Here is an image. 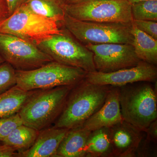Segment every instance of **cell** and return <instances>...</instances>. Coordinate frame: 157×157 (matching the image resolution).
I'll return each instance as SVG.
<instances>
[{
    "mask_svg": "<svg viewBox=\"0 0 157 157\" xmlns=\"http://www.w3.org/2000/svg\"><path fill=\"white\" fill-rule=\"evenodd\" d=\"M111 86L94 84L85 78L75 85L54 126L68 129L82 126L104 104Z\"/></svg>",
    "mask_w": 157,
    "mask_h": 157,
    "instance_id": "obj_1",
    "label": "cell"
},
{
    "mask_svg": "<svg viewBox=\"0 0 157 157\" xmlns=\"http://www.w3.org/2000/svg\"><path fill=\"white\" fill-rule=\"evenodd\" d=\"M151 83L139 82L118 87L123 119L144 132L157 118V89Z\"/></svg>",
    "mask_w": 157,
    "mask_h": 157,
    "instance_id": "obj_2",
    "label": "cell"
},
{
    "mask_svg": "<svg viewBox=\"0 0 157 157\" xmlns=\"http://www.w3.org/2000/svg\"><path fill=\"white\" fill-rule=\"evenodd\" d=\"M74 86L37 90L18 112L23 124L39 131L54 124Z\"/></svg>",
    "mask_w": 157,
    "mask_h": 157,
    "instance_id": "obj_3",
    "label": "cell"
},
{
    "mask_svg": "<svg viewBox=\"0 0 157 157\" xmlns=\"http://www.w3.org/2000/svg\"><path fill=\"white\" fill-rule=\"evenodd\" d=\"M132 22L124 23L84 21L65 14L64 18L60 23L85 45L107 43L132 45L134 37L132 33Z\"/></svg>",
    "mask_w": 157,
    "mask_h": 157,
    "instance_id": "obj_4",
    "label": "cell"
},
{
    "mask_svg": "<svg viewBox=\"0 0 157 157\" xmlns=\"http://www.w3.org/2000/svg\"><path fill=\"white\" fill-rule=\"evenodd\" d=\"M87 73L80 68L53 61L34 70H16V85L25 91L74 86L84 79Z\"/></svg>",
    "mask_w": 157,
    "mask_h": 157,
    "instance_id": "obj_5",
    "label": "cell"
},
{
    "mask_svg": "<svg viewBox=\"0 0 157 157\" xmlns=\"http://www.w3.org/2000/svg\"><path fill=\"white\" fill-rule=\"evenodd\" d=\"M59 23L31 12L21 3L0 24V33L14 35L36 45L60 33Z\"/></svg>",
    "mask_w": 157,
    "mask_h": 157,
    "instance_id": "obj_6",
    "label": "cell"
},
{
    "mask_svg": "<svg viewBox=\"0 0 157 157\" xmlns=\"http://www.w3.org/2000/svg\"><path fill=\"white\" fill-rule=\"evenodd\" d=\"M54 61L80 68L87 73L96 71L94 54L65 28L36 45Z\"/></svg>",
    "mask_w": 157,
    "mask_h": 157,
    "instance_id": "obj_7",
    "label": "cell"
},
{
    "mask_svg": "<svg viewBox=\"0 0 157 157\" xmlns=\"http://www.w3.org/2000/svg\"><path fill=\"white\" fill-rule=\"evenodd\" d=\"M63 6L66 14L79 20L124 23L133 21L132 4L127 0H83Z\"/></svg>",
    "mask_w": 157,
    "mask_h": 157,
    "instance_id": "obj_8",
    "label": "cell"
},
{
    "mask_svg": "<svg viewBox=\"0 0 157 157\" xmlns=\"http://www.w3.org/2000/svg\"><path fill=\"white\" fill-rule=\"evenodd\" d=\"M0 55L15 70L36 69L53 59L33 44L14 35L0 33Z\"/></svg>",
    "mask_w": 157,
    "mask_h": 157,
    "instance_id": "obj_9",
    "label": "cell"
},
{
    "mask_svg": "<svg viewBox=\"0 0 157 157\" xmlns=\"http://www.w3.org/2000/svg\"><path fill=\"white\" fill-rule=\"evenodd\" d=\"M85 46L94 54L95 67L98 72L109 73L135 67L141 61L132 44H89Z\"/></svg>",
    "mask_w": 157,
    "mask_h": 157,
    "instance_id": "obj_10",
    "label": "cell"
},
{
    "mask_svg": "<svg viewBox=\"0 0 157 157\" xmlns=\"http://www.w3.org/2000/svg\"><path fill=\"white\" fill-rule=\"evenodd\" d=\"M157 69L155 65L141 61L135 67L109 73L95 71L87 73L85 78L94 84L121 87L139 82H157Z\"/></svg>",
    "mask_w": 157,
    "mask_h": 157,
    "instance_id": "obj_11",
    "label": "cell"
},
{
    "mask_svg": "<svg viewBox=\"0 0 157 157\" xmlns=\"http://www.w3.org/2000/svg\"><path fill=\"white\" fill-rule=\"evenodd\" d=\"M112 157H136L144 132L122 121L109 128Z\"/></svg>",
    "mask_w": 157,
    "mask_h": 157,
    "instance_id": "obj_12",
    "label": "cell"
},
{
    "mask_svg": "<svg viewBox=\"0 0 157 157\" xmlns=\"http://www.w3.org/2000/svg\"><path fill=\"white\" fill-rule=\"evenodd\" d=\"M122 121L119 89L118 87L111 86L104 104L82 126L93 132L102 128H110Z\"/></svg>",
    "mask_w": 157,
    "mask_h": 157,
    "instance_id": "obj_13",
    "label": "cell"
},
{
    "mask_svg": "<svg viewBox=\"0 0 157 157\" xmlns=\"http://www.w3.org/2000/svg\"><path fill=\"white\" fill-rule=\"evenodd\" d=\"M69 129L53 126L39 131L33 145L17 157H55L61 142Z\"/></svg>",
    "mask_w": 157,
    "mask_h": 157,
    "instance_id": "obj_14",
    "label": "cell"
},
{
    "mask_svg": "<svg viewBox=\"0 0 157 157\" xmlns=\"http://www.w3.org/2000/svg\"><path fill=\"white\" fill-rule=\"evenodd\" d=\"M90 131L82 126L69 129L57 151L55 157H85V148Z\"/></svg>",
    "mask_w": 157,
    "mask_h": 157,
    "instance_id": "obj_15",
    "label": "cell"
},
{
    "mask_svg": "<svg viewBox=\"0 0 157 157\" xmlns=\"http://www.w3.org/2000/svg\"><path fill=\"white\" fill-rule=\"evenodd\" d=\"M133 45L135 52L140 60L151 64H157V40L139 29L132 23Z\"/></svg>",
    "mask_w": 157,
    "mask_h": 157,
    "instance_id": "obj_16",
    "label": "cell"
},
{
    "mask_svg": "<svg viewBox=\"0 0 157 157\" xmlns=\"http://www.w3.org/2000/svg\"><path fill=\"white\" fill-rule=\"evenodd\" d=\"M37 90H24L15 85L0 94V119L17 113Z\"/></svg>",
    "mask_w": 157,
    "mask_h": 157,
    "instance_id": "obj_17",
    "label": "cell"
},
{
    "mask_svg": "<svg viewBox=\"0 0 157 157\" xmlns=\"http://www.w3.org/2000/svg\"><path fill=\"white\" fill-rule=\"evenodd\" d=\"M85 157H112L109 128L91 132L86 146Z\"/></svg>",
    "mask_w": 157,
    "mask_h": 157,
    "instance_id": "obj_18",
    "label": "cell"
},
{
    "mask_svg": "<svg viewBox=\"0 0 157 157\" xmlns=\"http://www.w3.org/2000/svg\"><path fill=\"white\" fill-rule=\"evenodd\" d=\"M39 132L38 130L22 124L14 129L2 143L11 147L18 153H21L33 145Z\"/></svg>",
    "mask_w": 157,
    "mask_h": 157,
    "instance_id": "obj_19",
    "label": "cell"
},
{
    "mask_svg": "<svg viewBox=\"0 0 157 157\" xmlns=\"http://www.w3.org/2000/svg\"><path fill=\"white\" fill-rule=\"evenodd\" d=\"M22 4L31 12L59 23L64 18L66 13L61 0H24Z\"/></svg>",
    "mask_w": 157,
    "mask_h": 157,
    "instance_id": "obj_20",
    "label": "cell"
},
{
    "mask_svg": "<svg viewBox=\"0 0 157 157\" xmlns=\"http://www.w3.org/2000/svg\"><path fill=\"white\" fill-rule=\"evenodd\" d=\"M133 20L157 21V0H148L132 4Z\"/></svg>",
    "mask_w": 157,
    "mask_h": 157,
    "instance_id": "obj_21",
    "label": "cell"
},
{
    "mask_svg": "<svg viewBox=\"0 0 157 157\" xmlns=\"http://www.w3.org/2000/svg\"><path fill=\"white\" fill-rule=\"evenodd\" d=\"M16 70L5 62L0 64V94L16 85Z\"/></svg>",
    "mask_w": 157,
    "mask_h": 157,
    "instance_id": "obj_22",
    "label": "cell"
},
{
    "mask_svg": "<svg viewBox=\"0 0 157 157\" xmlns=\"http://www.w3.org/2000/svg\"><path fill=\"white\" fill-rule=\"evenodd\" d=\"M22 124V120L18 113L0 119V142L5 140L14 129Z\"/></svg>",
    "mask_w": 157,
    "mask_h": 157,
    "instance_id": "obj_23",
    "label": "cell"
},
{
    "mask_svg": "<svg viewBox=\"0 0 157 157\" xmlns=\"http://www.w3.org/2000/svg\"><path fill=\"white\" fill-rule=\"evenodd\" d=\"M157 144L149 140L144 135L136 153V157H151L157 155Z\"/></svg>",
    "mask_w": 157,
    "mask_h": 157,
    "instance_id": "obj_24",
    "label": "cell"
},
{
    "mask_svg": "<svg viewBox=\"0 0 157 157\" xmlns=\"http://www.w3.org/2000/svg\"><path fill=\"white\" fill-rule=\"evenodd\" d=\"M132 22L140 30L157 40V21L147 20H133Z\"/></svg>",
    "mask_w": 157,
    "mask_h": 157,
    "instance_id": "obj_25",
    "label": "cell"
},
{
    "mask_svg": "<svg viewBox=\"0 0 157 157\" xmlns=\"http://www.w3.org/2000/svg\"><path fill=\"white\" fill-rule=\"evenodd\" d=\"M145 137L155 143L157 142V120L154 121L145 130Z\"/></svg>",
    "mask_w": 157,
    "mask_h": 157,
    "instance_id": "obj_26",
    "label": "cell"
},
{
    "mask_svg": "<svg viewBox=\"0 0 157 157\" xmlns=\"http://www.w3.org/2000/svg\"><path fill=\"white\" fill-rule=\"evenodd\" d=\"M18 153L11 147L2 144L0 145V157H17Z\"/></svg>",
    "mask_w": 157,
    "mask_h": 157,
    "instance_id": "obj_27",
    "label": "cell"
},
{
    "mask_svg": "<svg viewBox=\"0 0 157 157\" xmlns=\"http://www.w3.org/2000/svg\"><path fill=\"white\" fill-rule=\"evenodd\" d=\"M10 16L6 0H0V24Z\"/></svg>",
    "mask_w": 157,
    "mask_h": 157,
    "instance_id": "obj_28",
    "label": "cell"
},
{
    "mask_svg": "<svg viewBox=\"0 0 157 157\" xmlns=\"http://www.w3.org/2000/svg\"><path fill=\"white\" fill-rule=\"evenodd\" d=\"M10 15L14 12L23 2L24 0H6Z\"/></svg>",
    "mask_w": 157,
    "mask_h": 157,
    "instance_id": "obj_29",
    "label": "cell"
},
{
    "mask_svg": "<svg viewBox=\"0 0 157 157\" xmlns=\"http://www.w3.org/2000/svg\"><path fill=\"white\" fill-rule=\"evenodd\" d=\"M63 3L64 4H71L78 2L83 0H61Z\"/></svg>",
    "mask_w": 157,
    "mask_h": 157,
    "instance_id": "obj_30",
    "label": "cell"
},
{
    "mask_svg": "<svg viewBox=\"0 0 157 157\" xmlns=\"http://www.w3.org/2000/svg\"><path fill=\"white\" fill-rule=\"evenodd\" d=\"M129 3L131 4H134L139 2H143V1H148V0H127Z\"/></svg>",
    "mask_w": 157,
    "mask_h": 157,
    "instance_id": "obj_31",
    "label": "cell"
},
{
    "mask_svg": "<svg viewBox=\"0 0 157 157\" xmlns=\"http://www.w3.org/2000/svg\"><path fill=\"white\" fill-rule=\"evenodd\" d=\"M5 62L4 59H3L2 56H1V55H0V64L2 63H4Z\"/></svg>",
    "mask_w": 157,
    "mask_h": 157,
    "instance_id": "obj_32",
    "label": "cell"
}]
</instances>
